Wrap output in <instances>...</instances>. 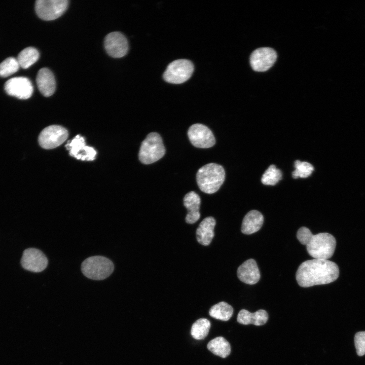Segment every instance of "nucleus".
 <instances>
[{
  "instance_id": "7",
  "label": "nucleus",
  "mask_w": 365,
  "mask_h": 365,
  "mask_svg": "<svg viewBox=\"0 0 365 365\" xmlns=\"http://www.w3.org/2000/svg\"><path fill=\"white\" fill-rule=\"evenodd\" d=\"M68 5L67 0H38L35 10L37 15L44 20H53L61 16Z\"/></svg>"
},
{
  "instance_id": "2",
  "label": "nucleus",
  "mask_w": 365,
  "mask_h": 365,
  "mask_svg": "<svg viewBox=\"0 0 365 365\" xmlns=\"http://www.w3.org/2000/svg\"><path fill=\"white\" fill-rule=\"evenodd\" d=\"M297 237L301 243L306 246L308 253L314 259L328 260L334 253L336 241L330 233L313 235L308 228L302 227L298 230Z\"/></svg>"
},
{
  "instance_id": "5",
  "label": "nucleus",
  "mask_w": 365,
  "mask_h": 365,
  "mask_svg": "<svg viewBox=\"0 0 365 365\" xmlns=\"http://www.w3.org/2000/svg\"><path fill=\"white\" fill-rule=\"evenodd\" d=\"M165 154V148L161 136L156 132L149 133L141 143L138 157L144 164L154 163Z\"/></svg>"
},
{
  "instance_id": "24",
  "label": "nucleus",
  "mask_w": 365,
  "mask_h": 365,
  "mask_svg": "<svg viewBox=\"0 0 365 365\" xmlns=\"http://www.w3.org/2000/svg\"><path fill=\"white\" fill-rule=\"evenodd\" d=\"M210 326V322L207 319L200 318L193 324L191 334L196 340L204 339L208 335Z\"/></svg>"
},
{
  "instance_id": "22",
  "label": "nucleus",
  "mask_w": 365,
  "mask_h": 365,
  "mask_svg": "<svg viewBox=\"0 0 365 365\" xmlns=\"http://www.w3.org/2000/svg\"><path fill=\"white\" fill-rule=\"evenodd\" d=\"M233 313L232 307L225 302H221L211 307L209 311L210 316L216 319L227 321Z\"/></svg>"
},
{
  "instance_id": "8",
  "label": "nucleus",
  "mask_w": 365,
  "mask_h": 365,
  "mask_svg": "<svg viewBox=\"0 0 365 365\" xmlns=\"http://www.w3.org/2000/svg\"><path fill=\"white\" fill-rule=\"evenodd\" d=\"M68 136L66 129L59 125H53L47 127L42 131L38 140L42 148L52 149L63 143Z\"/></svg>"
},
{
  "instance_id": "20",
  "label": "nucleus",
  "mask_w": 365,
  "mask_h": 365,
  "mask_svg": "<svg viewBox=\"0 0 365 365\" xmlns=\"http://www.w3.org/2000/svg\"><path fill=\"white\" fill-rule=\"evenodd\" d=\"M268 320V314L266 311L260 309L254 313L245 310H241L237 315V320L242 324H249L260 326L265 324Z\"/></svg>"
},
{
  "instance_id": "9",
  "label": "nucleus",
  "mask_w": 365,
  "mask_h": 365,
  "mask_svg": "<svg viewBox=\"0 0 365 365\" xmlns=\"http://www.w3.org/2000/svg\"><path fill=\"white\" fill-rule=\"evenodd\" d=\"M188 136L192 144L197 148H209L215 143L211 130L201 124L197 123L191 126L188 131Z\"/></svg>"
},
{
  "instance_id": "4",
  "label": "nucleus",
  "mask_w": 365,
  "mask_h": 365,
  "mask_svg": "<svg viewBox=\"0 0 365 365\" xmlns=\"http://www.w3.org/2000/svg\"><path fill=\"white\" fill-rule=\"evenodd\" d=\"M114 270L111 260L101 256L88 258L82 263L81 271L87 278L95 280H103L109 277Z\"/></svg>"
},
{
  "instance_id": "15",
  "label": "nucleus",
  "mask_w": 365,
  "mask_h": 365,
  "mask_svg": "<svg viewBox=\"0 0 365 365\" xmlns=\"http://www.w3.org/2000/svg\"><path fill=\"white\" fill-rule=\"evenodd\" d=\"M237 276L242 282L248 284L257 283L260 278V273L256 261L248 259L237 269Z\"/></svg>"
},
{
  "instance_id": "25",
  "label": "nucleus",
  "mask_w": 365,
  "mask_h": 365,
  "mask_svg": "<svg viewBox=\"0 0 365 365\" xmlns=\"http://www.w3.org/2000/svg\"><path fill=\"white\" fill-rule=\"evenodd\" d=\"M281 170L274 165H271L263 173L261 178L262 184L265 185H275L282 179Z\"/></svg>"
},
{
  "instance_id": "14",
  "label": "nucleus",
  "mask_w": 365,
  "mask_h": 365,
  "mask_svg": "<svg viewBox=\"0 0 365 365\" xmlns=\"http://www.w3.org/2000/svg\"><path fill=\"white\" fill-rule=\"evenodd\" d=\"M68 142L65 147L71 156L82 161H93L95 159L96 151L93 148L86 145L84 137L77 135Z\"/></svg>"
},
{
  "instance_id": "19",
  "label": "nucleus",
  "mask_w": 365,
  "mask_h": 365,
  "mask_svg": "<svg viewBox=\"0 0 365 365\" xmlns=\"http://www.w3.org/2000/svg\"><path fill=\"white\" fill-rule=\"evenodd\" d=\"M263 223L264 217L260 211L256 210H250L243 219L241 232L247 235L253 234L261 228Z\"/></svg>"
},
{
  "instance_id": "28",
  "label": "nucleus",
  "mask_w": 365,
  "mask_h": 365,
  "mask_svg": "<svg viewBox=\"0 0 365 365\" xmlns=\"http://www.w3.org/2000/svg\"><path fill=\"white\" fill-rule=\"evenodd\" d=\"M354 344L358 356L365 354V331L359 332L354 336Z\"/></svg>"
},
{
  "instance_id": "11",
  "label": "nucleus",
  "mask_w": 365,
  "mask_h": 365,
  "mask_svg": "<svg viewBox=\"0 0 365 365\" xmlns=\"http://www.w3.org/2000/svg\"><path fill=\"white\" fill-rule=\"evenodd\" d=\"M22 267L33 272H40L47 267L48 261L45 254L35 248H29L23 253L21 260Z\"/></svg>"
},
{
  "instance_id": "21",
  "label": "nucleus",
  "mask_w": 365,
  "mask_h": 365,
  "mask_svg": "<svg viewBox=\"0 0 365 365\" xmlns=\"http://www.w3.org/2000/svg\"><path fill=\"white\" fill-rule=\"evenodd\" d=\"M207 347L212 353L222 358L227 357L231 351L230 343L223 337H217L210 341Z\"/></svg>"
},
{
  "instance_id": "1",
  "label": "nucleus",
  "mask_w": 365,
  "mask_h": 365,
  "mask_svg": "<svg viewBox=\"0 0 365 365\" xmlns=\"http://www.w3.org/2000/svg\"><path fill=\"white\" fill-rule=\"evenodd\" d=\"M338 265L328 260H307L299 267L296 278L299 285L307 287L314 285L328 284L338 278Z\"/></svg>"
},
{
  "instance_id": "16",
  "label": "nucleus",
  "mask_w": 365,
  "mask_h": 365,
  "mask_svg": "<svg viewBox=\"0 0 365 365\" xmlns=\"http://www.w3.org/2000/svg\"><path fill=\"white\" fill-rule=\"evenodd\" d=\"M36 82L40 92L46 97L53 94L56 89V81L52 72L48 68L40 69L37 74Z\"/></svg>"
},
{
  "instance_id": "18",
  "label": "nucleus",
  "mask_w": 365,
  "mask_h": 365,
  "mask_svg": "<svg viewBox=\"0 0 365 365\" xmlns=\"http://www.w3.org/2000/svg\"><path fill=\"white\" fill-rule=\"evenodd\" d=\"M215 219L208 216L200 223L196 230V238L198 242L204 246L208 245L214 236Z\"/></svg>"
},
{
  "instance_id": "12",
  "label": "nucleus",
  "mask_w": 365,
  "mask_h": 365,
  "mask_svg": "<svg viewBox=\"0 0 365 365\" xmlns=\"http://www.w3.org/2000/svg\"><path fill=\"white\" fill-rule=\"evenodd\" d=\"M6 93L21 99L30 98L33 93V86L30 81L24 77H18L8 80L5 84Z\"/></svg>"
},
{
  "instance_id": "13",
  "label": "nucleus",
  "mask_w": 365,
  "mask_h": 365,
  "mask_svg": "<svg viewBox=\"0 0 365 365\" xmlns=\"http://www.w3.org/2000/svg\"><path fill=\"white\" fill-rule=\"evenodd\" d=\"M104 48L107 54L114 58L124 56L128 50V43L124 34L118 31L107 34L104 42Z\"/></svg>"
},
{
  "instance_id": "23",
  "label": "nucleus",
  "mask_w": 365,
  "mask_h": 365,
  "mask_svg": "<svg viewBox=\"0 0 365 365\" xmlns=\"http://www.w3.org/2000/svg\"><path fill=\"white\" fill-rule=\"evenodd\" d=\"M39 56V52L36 49L29 47L22 50L18 54L17 59L20 66L26 69L37 61Z\"/></svg>"
},
{
  "instance_id": "17",
  "label": "nucleus",
  "mask_w": 365,
  "mask_h": 365,
  "mask_svg": "<svg viewBox=\"0 0 365 365\" xmlns=\"http://www.w3.org/2000/svg\"><path fill=\"white\" fill-rule=\"evenodd\" d=\"M201 199L199 196L194 191L188 193L184 198V205L187 209L188 213L186 222L188 224H194L199 219L200 213L199 208Z\"/></svg>"
},
{
  "instance_id": "3",
  "label": "nucleus",
  "mask_w": 365,
  "mask_h": 365,
  "mask_svg": "<svg viewBox=\"0 0 365 365\" xmlns=\"http://www.w3.org/2000/svg\"><path fill=\"white\" fill-rule=\"evenodd\" d=\"M225 178V171L221 165L211 163L201 167L196 174L199 189L207 194H213L219 190Z\"/></svg>"
},
{
  "instance_id": "10",
  "label": "nucleus",
  "mask_w": 365,
  "mask_h": 365,
  "mask_svg": "<svg viewBox=\"0 0 365 365\" xmlns=\"http://www.w3.org/2000/svg\"><path fill=\"white\" fill-rule=\"evenodd\" d=\"M277 54L275 51L268 47L255 50L250 57V63L252 68L258 72L267 71L275 62Z\"/></svg>"
},
{
  "instance_id": "6",
  "label": "nucleus",
  "mask_w": 365,
  "mask_h": 365,
  "mask_svg": "<svg viewBox=\"0 0 365 365\" xmlns=\"http://www.w3.org/2000/svg\"><path fill=\"white\" fill-rule=\"evenodd\" d=\"M194 69L193 63L187 59H177L171 62L163 74L164 80L169 83L179 84L188 80Z\"/></svg>"
},
{
  "instance_id": "27",
  "label": "nucleus",
  "mask_w": 365,
  "mask_h": 365,
  "mask_svg": "<svg viewBox=\"0 0 365 365\" xmlns=\"http://www.w3.org/2000/svg\"><path fill=\"white\" fill-rule=\"evenodd\" d=\"M20 67L17 59L10 57L0 63V76L9 77L18 71Z\"/></svg>"
},
{
  "instance_id": "26",
  "label": "nucleus",
  "mask_w": 365,
  "mask_h": 365,
  "mask_svg": "<svg viewBox=\"0 0 365 365\" xmlns=\"http://www.w3.org/2000/svg\"><path fill=\"white\" fill-rule=\"evenodd\" d=\"M295 170L292 172L294 178H307L311 175L314 170L313 165L309 162L297 160L294 163Z\"/></svg>"
}]
</instances>
